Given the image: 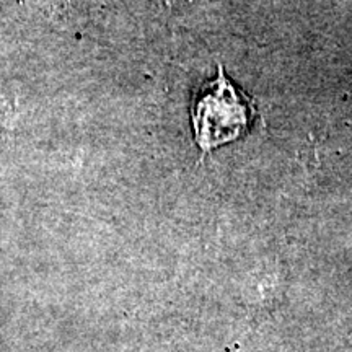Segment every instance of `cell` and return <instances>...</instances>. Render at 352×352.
<instances>
[{
  "label": "cell",
  "instance_id": "1",
  "mask_svg": "<svg viewBox=\"0 0 352 352\" xmlns=\"http://www.w3.org/2000/svg\"><path fill=\"white\" fill-rule=\"evenodd\" d=\"M254 114L252 100L228 80L222 65L192 113L196 142L204 152L239 139Z\"/></svg>",
  "mask_w": 352,
  "mask_h": 352
}]
</instances>
